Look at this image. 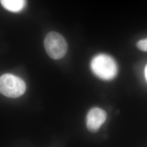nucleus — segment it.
Instances as JSON below:
<instances>
[{"label":"nucleus","instance_id":"obj_6","mask_svg":"<svg viewBox=\"0 0 147 147\" xmlns=\"http://www.w3.org/2000/svg\"><path fill=\"white\" fill-rule=\"evenodd\" d=\"M136 45L140 50L147 52V38L138 41L137 42Z\"/></svg>","mask_w":147,"mask_h":147},{"label":"nucleus","instance_id":"obj_1","mask_svg":"<svg viewBox=\"0 0 147 147\" xmlns=\"http://www.w3.org/2000/svg\"><path fill=\"white\" fill-rule=\"evenodd\" d=\"M90 68L98 78L106 81L114 79L118 73L116 61L106 54H99L95 56L91 61Z\"/></svg>","mask_w":147,"mask_h":147},{"label":"nucleus","instance_id":"obj_3","mask_svg":"<svg viewBox=\"0 0 147 147\" xmlns=\"http://www.w3.org/2000/svg\"><path fill=\"white\" fill-rule=\"evenodd\" d=\"M44 47L47 55L54 59L63 58L68 50L65 39L56 32H51L47 34L44 40Z\"/></svg>","mask_w":147,"mask_h":147},{"label":"nucleus","instance_id":"obj_2","mask_svg":"<svg viewBox=\"0 0 147 147\" xmlns=\"http://www.w3.org/2000/svg\"><path fill=\"white\" fill-rule=\"evenodd\" d=\"M26 86L20 78L11 74H5L0 77V93L7 97L16 98L25 92Z\"/></svg>","mask_w":147,"mask_h":147},{"label":"nucleus","instance_id":"obj_4","mask_svg":"<svg viewBox=\"0 0 147 147\" xmlns=\"http://www.w3.org/2000/svg\"><path fill=\"white\" fill-rule=\"evenodd\" d=\"M107 118L105 111L99 107H94L89 110L87 116V127L89 131L96 133L100 129Z\"/></svg>","mask_w":147,"mask_h":147},{"label":"nucleus","instance_id":"obj_5","mask_svg":"<svg viewBox=\"0 0 147 147\" xmlns=\"http://www.w3.org/2000/svg\"><path fill=\"white\" fill-rule=\"evenodd\" d=\"M2 6L8 11L19 12L26 5V0H1Z\"/></svg>","mask_w":147,"mask_h":147},{"label":"nucleus","instance_id":"obj_7","mask_svg":"<svg viewBox=\"0 0 147 147\" xmlns=\"http://www.w3.org/2000/svg\"><path fill=\"white\" fill-rule=\"evenodd\" d=\"M144 72H145V76H146V78L147 80V64L145 67V70H144Z\"/></svg>","mask_w":147,"mask_h":147}]
</instances>
